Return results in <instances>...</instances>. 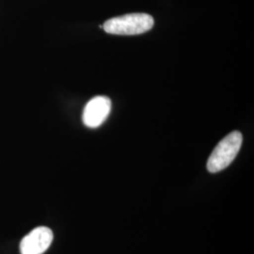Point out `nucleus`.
Segmentation results:
<instances>
[{"instance_id":"nucleus-2","label":"nucleus","mask_w":254,"mask_h":254,"mask_svg":"<svg viewBox=\"0 0 254 254\" xmlns=\"http://www.w3.org/2000/svg\"><path fill=\"white\" fill-rule=\"evenodd\" d=\"M242 140L243 136L239 131H234L221 139L209 156V173H218L226 169L235 160L242 145Z\"/></svg>"},{"instance_id":"nucleus-1","label":"nucleus","mask_w":254,"mask_h":254,"mask_svg":"<svg viewBox=\"0 0 254 254\" xmlns=\"http://www.w3.org/2000/svg\"><path fill=\"white\" fill-rule=\"evenodd\" d=\"M154 25L153 16L147 13H129L110 18L105 22L103 28L113 35H138L151 30Z\"/></svg>"},{"instance_id":"nucleus-4","label":"nucleus","mask_w":254,"mask_h":254,"mask_svg":"<svg viewBox=\"0 0 254 254\" xmlns=\"http://www.w3.org/2000/svg\"><path fill=\"white\" fill-rule=\"evenodd\" d=\"M111 110V100L107 96H96L88 102L83 112V123L89 128H96L107 120Z\"/></svg>"},{"instance_id":"nucleus-3","label":"nucleus","mask_w":254,"mask_h":254,"mask_svg":"<svg viewBox=\"0 0 254 254\" xmlns=\"http://www.w3.org/2000/svg\"><path fill=\"white\" fill-rule=\"evenodd\" d=\"M53 233L49 228L41 226L32 230L20 243L21 254H43L53 241Z\"/></svg>"}]
</instances>
